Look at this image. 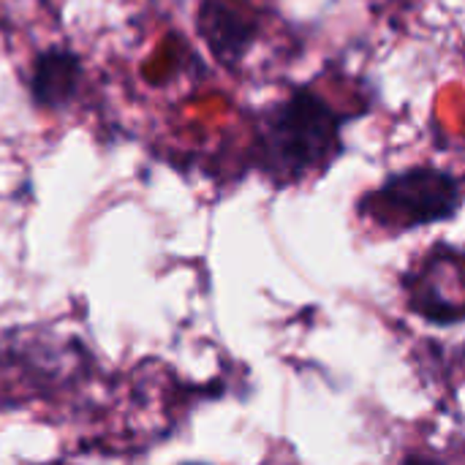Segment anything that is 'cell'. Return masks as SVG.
<instances>
[{"mask_svg":"<svg viewBox=\"0 0 465 465\" xmlns=\"http://www.w3.org/2000/svg\"><path fill=\"white\" fill-rule=\"evenodd\" d=\"M343 117L316 93L297 90L275 104L259 128V163L281 183L327 169L341 155Z\"/></svg>","mask_w":465,"mask_h":465,"instance_id":"6da1fadb","label":"cell"},{"mask_svg":"<svg viewBox=\"0 0 465 465\" xmlns=\"http://www.w3.org/2000/svg\"><path fill=\"white\" fill-rule=\"evenodd\" d=\"M460 207L458 180L433 166H414L392 174L362 202V213L392 229H417L447 221Z\"/></svg>","mask_w":465,"mask_h":465,"instance_id":"7a4b0ae2","label":"cell"},{"mask_svg":"<svg viewBox=\"0 0 465 465\" xmlns=\"http://www.w3.org/2000/svg\"><path fill=\"white\" fill-rule=\"evenodd\" d=\"M411 308L433 324H455L465 319V253L452 245L433 251L406 278Z\"/></svg>","mask_w":465,"mask_h":465,"instance_id":"3957f363","label":"cell"},{"mask_svg":"<svg viewBox=\"0 0 465 465\" xmlns=\"http://www.w3.org/2000/svg\"><path fill=\"white\" fill-rule=\"evenodd\" d=\"M84 84V60L71 46H46L38 49L30 74H27V93L35 109L41 112H63L79 95Z\"/></svg>","mask_w":465,"mask_h":465,"instance_id":"277c9868","label":"cell"},{"mask_svg":"<svg viewBox=\"0 0 465 465\" xmlns=\"http://www.w3.org/2000/svg\"><path fill=\"white\" fill-rule=\"evenodd\" d=\"M199 35L223 65H237L259 35V19L242 0H202Z\"/></svg>","mask_w":465,"mask_h":465,"instance_id":"5b68a950","label":"cell"}]
</instances>
